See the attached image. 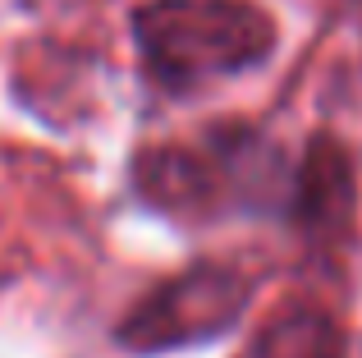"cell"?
Returning <instances> with one entry per match:
<instances>
[{"mask_svg": "<svg viewBox=\"0 0 362 358\" xmlns=\"http://www.w3.org/2000/svg\"><path fill=\"white\" fill-rule=\"evenodd\" d=\"M239 358H349V335L330 313L298 304L275 313Z\"/></svg>", "mask_w": 362, "mask_h": 358, "instance_id": "cell-5", "label": "cell"}, {"mask_svg": "<svg viewBox=\"0 0 362 358\" xmlns=\"http://www.w3.org/2000/svg\"><path fill=\"white\" fill-rule=\"evenodd\" d=\"M133 42L160 92H197L275 55L280 28L252 0H147L133 9Z\"/></svg>", "mask_w": 362, "mask_h": 358, "instance_id": "cell-2", "label": "cell"}, {"mask_svg": "<svg viewBox=\"0 0 362 358\" xmlns=\"http://www.w3.org/2000/svg\"><path fill=\"white\" fill-rule=\"evenodd\" d=\"M358 207V179L354 161L335 138L317 134L298 156V179H293V207L289 221L303 230V239L317 248H335L354 225Z\"/></svg>", "mask_w": 362, "mask_h": 358, "instance_id": "cell-4", "label": "cell"}, {"mask_svg": "<svg viewBox=\"0 0 362 358\" xmlns=\"http://www.w3.org/2000/svg\"><path fill=\"white\" fill-rule=\"evenodd\" d=\"M247 304H252V280L239 267L197 262L170 276L165 285H156L151 294H142L115 326V340L129 354H170L211 345L239 326Z\"/></svg>", "mask_w": 362, "mask_h": 358, "instance_id": "cell-3", "label": "cell"}, {"mask_svg": "<svg viewBox=\"0 0 362 358\" xmlns=\"http://www.w3.org/2000/svg\"><path fill=\"white\" fill-rule=\"evenodd\" d=\"M298 161L257 125H211L193 143H160L133 156V188L175 221L284 216L293 207Z\"/></svg>", "mask_w": 362, "mask_h": 358, "instance_id": "cell-1", "label": "cell"}]
</instances>
